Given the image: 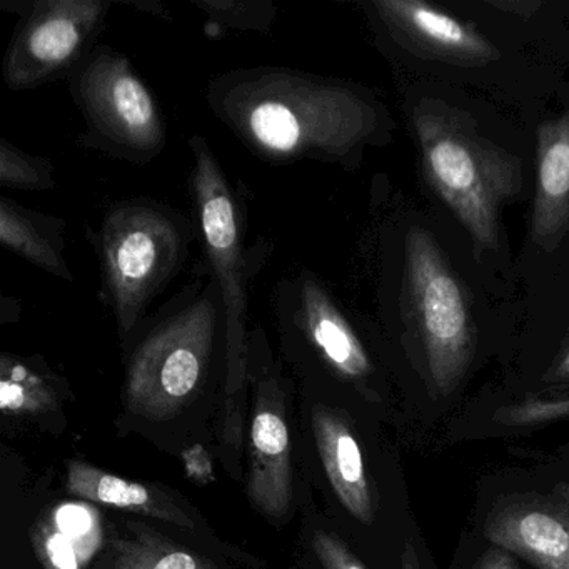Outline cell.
Listing matches in <instances>:
<instances>
[{"label":"cell","instance_id":"1","mask_svg":"<svg viewBox=\"0 0 569 569\" xmlns=\"http://www.w3.org/2000/svg\"><path fill=\"white\" fill-rule=\"evenodd\" d=\"M212 114L269 164L329 162L348 168L386 132L371 92L284 66L222 72L209 81Z\"/></svg>","mask_w":569,"mask_h":569},{"label":"cell","instance_id":"2","mask_svg":"<svg viewBox=\"0 0 569 569\" xmlns=\"http://www.w3.org/2000/svg\"><path fill=\"white\" fill-rule=\"evenodd\" d=\"M122 342H131L124 382L128 411L151 419L179 415L198 395L214 356L226 352L224 302L204 258L189 281Z\"/></svg>","mask_w":569,"mask_h":569},{"label":"cell","instance_id":"3","mask_svg":"<svg viewBox=\"0 0 569 569\" xmlns=\"http://www.w3.org/2000/svg\"><path fill=\"white\" fill-rule=\"evenodd\" d=\"M189 176L194 222L204 259L221 289L226 315L224 418L222 441L236 455L242 441V409L249 381V284L271 256L272 244L246 246L248 199L234 188L208 141L191 136Z\"/></svg>","mask_w":569,"mask_h":569},{"label":"cell","instance_id":"4","mask_svg":"<svg viewBox=\"0 0 569 569\" xmlns=\"http://www.w3.org/2000/svg\"><path fill=\"white\" fill-rule=\"evenodd\" d=\"M422 168L478 251L498 248L499 214L522 189L518 158L476 131L466 112L426 99L412 112Z\"/></svg>","mask_w":569,"mask_h":569},{"label":"cell","instance_id":"5","mask_svg":"<svg viewBox=\"0 0 569 569\" xmlns=\"http://www.w3.org/2000/svg\"><path fill=\"white\" fill-rule=\"evenodd\" d=\"M91 239L101 266L99 299L124 341L184 268L198 228L166 202L134 198L112 204Z\"/></svg>","mask_w":569,"mask_h":569},{"label":"cell","instance_id":"6","mask_svg":"<svg viewBox=\"0 0 569 569\" xmlns=\"http://www.w3.org/2000/svg\"><path fill=\"white\" fill-rule=\"evenodd\" d=\"M86 129L84 148L119 161L148 164L168 146L161 106L132 62L111 46L98 44L68 78Z\"/></svg>","mask_w":569,"mask_h":569},{"label":"cell","instance_id":"7","mask_svg":"<svg viewBox=\"0 0 569 569\" xmlns=\"http://www.w3.org/2000/svg\"><path fill=\"white\" fill-rule=\"evenodd\" d=\"M406 289L429 376L449 395L471 362L476 329L459 279L425 229L412 228L406 239Z\"/></svg>","mask_w":569,"mask_h":569},{"label":"cell","instance_id":"8","mask_svg":"<svg viewBox=\"0 0 569 569\" xmlns=\"http://www.w3.org/2000/svg\"><path fill=\"white\" fill-rule=\"evenodd\" d=\"M112 0L22 2L21 19L2 61V78L14 92L68 79L96 48Z\"/></svg>","mask_w":569,"mask_h":569},{"label":"cell","instance_id":"9","mask_svg":"<svg viewBox=\"0 0 569 569\" xmlns=\"http://www.w3.org/2000/svg\"><path fill=\"white\" fill-rule=\"evenodd\" d=\"M272 306L286 336L302 342L338 378L358 385L375 371L345 309L315 272L302 268L279 279Z\"/></svg>","mask_w":569,"mask_h":569},{"label":"cell","instance_id":"10","mask_svg":"<svg viewBox=\"0 0 569 569\" xmlns=\"http://www.w3.org/2000/svg\"><path fill=\"white\" fill-rule=\"evenodd\" d=\"M248 496L252 506L268 518H286L291 508V442L286 422L284 389L271 365L259 366L256 376Z\"/></svg>","mask_w":569,"mask_h":569},{"label":"cell","instance_id":"11","mask_svg":"<svg viewBox=\"0 0 569 569\" xmlns=\"http://www.w3.org/2000/svg\"><path fill=\"white\" fill-rule=\"evenodd\" d=\"M372 9L388 31L416 51L458 64L498 59L495 46L475 26L459 21L421 0H375Z\"/></svg>","mask_w":569,"mask_h":569},{"label":"cell","instance_id":"12","mask_svg":"<svg viewBox=\"0 0 569 569\" xmlns=\"http://www.w3.org/2000/svg\"><path fill=\"white\" fill-rule=\"evenodd\" d=\"M486 536L538 569H569V506L565 502H509L489 516Z\"/></svg>","mask_w":569,"mask_h":569},{"label":"cell","instance_id":"13","mask_svg":"<svg viewBox=\"0 0 569 569\" xmlns=\"http://www.w3.org/2000/svg\"><path fill=\"white\" fill-rule=\"evenodd\" d=\"M569 231V111L539 126L531 238L552 251Z\"/></svg>","mask_w":569,"mask_h":569},{"label":"cell","instance_id":"14","mask_svg":"<svg viewBox=\"0 0 569 569\" xmlns=\"http://www.w3.org/2000/svg\"><path fill=\"white\" fill-rule=\"evenodd\" d=\"M316 446L341 505L362 525L375 521V502L361 448L341 416L326 406L312 409Z\"/></svg>","mask_w":569,"mask_h":569},{"label":"cell","instance_id":"15","mask_svg":"<svg viewBox=\"0 0 569 569\" xmlns=\"http://www.w3.org/2000/svg\"><path fill=\"white\" fill-rule=\"evenodd\" d=\"M66 488L69 495L92 505L96 502V505L112 506L122 511L151 516L161 521L172 522L179 528H194V521L189 518L188 512L162 489L142 485V482L128 481L86 461H78V459L69 461Z\"/></svg>","mask_w":569,"mask_h":569},{"label":"cell","instance_id":"16","mask_svg":"<svg viewBox=\"0 0 569 569\" xmlns=\"http://www.w3.org/2000/svg\"><path fill=\"white\" fill-rule=\"evenodd\" d=\"M68 222L58 216L32 211L9 198H0V244L19 258L62 281H74L66 259Z\"/></svg>","mask_w":569,"mask_h":569},{"label":"cell","instance_id":"17","mask_svg":"<svg viewBox=\"0 0 569 569\" xmlns=\"http://www.w3.org/2000/svg\"><path fill=\"white\" fill-rule=\"evenodd\" d=\"M131 536L111 539L112 569H218L214 565L162 538L148 526L129 522Z\"/></svg>","mask_w":569,"mask_h":569},{"label":"cell","instance_id":"18","mask_svg":"<svg viewBox=\"0 0 569 569\" xmlns=\"http://www.w3.org/2000/svg\"><path fill=\"white\" fill-rule=\"evenodd\" d=\"M58 408V392L42 372L18 356L0 358V409L6 415H39Z\"/></svg>","mask_w":569,"mask_h":569},{"label":"cell","instance_id":"19","mask_svg":"<svg viewBox=\"0 0 569 569\" xmlns=\"http://www.w3.org/2000/svg\"><path fill=\"white\" fill-rule=\"evenodd\" d=\"M204 12L212 34L222 29L268 32L278 16V6L271 0H191Z\"/></svg>","mask_w":569,"mask_h":569},{"label":"cell","instance_id":"20","mask_svg":"<svg viewBox=\"0 0 569 569\" xmlns=\"http://www.w3.org/2000/svg\"><path fill=\"white\" fill-rule=\"evenodd\" d=\"M56 528L74 545L82 568L89 565L104 541L101 516L89 502L71 501L56 506L49 515Z\"/></svg>","mask_w":569,"mask_h":569},{"label":"cell","instance_id":"21","mask_svg":"<svg viewBox=\"0 0 569 569\" xmlns=\"http://www.w3.org/2000/svg\"><path fill=\"white\" fill-rule=\"evenodd\" d=\"M54 164L51 159L21 151L8 139L0 141V184L22 191L56 189Z\"/></svg>","mask_w":569,"mask_h":569},{"label":"cell","instance_id":"22","mask_svg":"<svg viewBox=\"0 0 569 569\" xmlns=\"http://www.w3.org/2000/svg\"><path fill=\"white\" fill-rule=\"evenodd\" d=\"M32 545L46 569H84L74 545L56 528L49 516L36 522Z\"/></svg>","mask_w":569,"mask_h":569},{"label":"cell","instance_id":"23","mask_svg":"<svg viewBox=\"0 0 569 569\" xmlns=\"http://www.w3.org/2000/svg\"><path fill=\"white\" fill-rule=\"evenodd\" d=\"M316 556L325 569H366L339 536L318 529L312 536Z\"/></svg>","mask_w":569,"mask_h":569},{"label":"cell","instance_id":"24","mask_svg":"<svg viewBox=\"0 0 569 569\" xmlns=\"http://www.w3.org/2000/svg\"><path fill=\"white\" fill-rule=\"evenodd\" d=\"M182 461H184L186 475L194 479L196 482L206 485V482H211L214 479L211 456L201 445L186 449L182 452Z\"/></svg>","mask_w":569,"mask_h":569},{"label":"cell","instance_id":"25","mask_svg":"<svg viewBox=\"0 0 569 569\" xmlns=\"http://www.w3.org/2000/svg\"><path fill=\"white\" fill-rule=\"evenodd\" d=\"M472 569H519V566L512 559L511 552L496 546L486 551Z\"/></svg>","mask_w":569,"mask_h":569},{"label":"cell","instance_id":"26","mask_svg":"<svg viewBox=\"0 0 569 569\" xmlns=\"http://www.w3.org/2000/svg\"><path fill=\"white\" fill-rule=\"evenodd\" d=\"M401 569H422L418 552H416L415 546L411 542H406L405 549H402Z\"/></svg>","mask_w":569,"mask_h":569},{"label":"cell","instance_id":"27","mask_svg":"<svg viewBox=\"0 0 569 569\" xmlns=\"http://www.w3.org/2000/svg\"><path fill=\"white\" fill-rule=\"evenodd\" d=\"M124 4H131L132 8L141 9V11H148L149 14L158 16V18L171 19L166 11L164 6L152 2V0H142V2H124Z\"/></svg>","mask_w":569,"mask_h":569},{"label":"cell","instance_id":"28","mask_svg":"<svg viewBox=\"0 0 569 569\" xmlns=\"http://www.w3.org/2000/svg\"><path fill=\"white\" fill-rule=\"evenodd\" d=\"M556 375H558V378L569 379V351L566 352L565 358L559 362Z\"/></svg>","mask_w":569,"mask_h":569},{"label":"cell","instance_id":"29","mask_svg":"<svg viewBox=\"0 0 569 569\" xmlns=\"http://www.w3.org/2000/svg\"><path fill=\"white\" fill-rule=\"evenodd\" d=\"M556 492H558L559 498H561V501L565 502V505L569 506V485L558 486Z\"/></svg>","mask_w":569,"mask_h":569}]
</instances>
